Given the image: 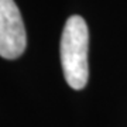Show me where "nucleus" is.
I'll return each mask as SVG.
<instances>
[{
	"label": "nucleus",
	"instance_id": "1",
	"mask_svg": "<svg viewBox=\"0 0 127 127\" xmlns=\"http://www.w3.org/2000/svg\"><path fill=\"white\" fill-rule=\"evenodd\" d=\"M89 30L81 16H71L61 37V64L65 81L75 91L86 86L89 79Z\"/></svg>",
	"mask_w": 127,
	"mask_h": 127
},
{
	"label": "nucleus",
	"instance_id": "2",
	"mask_svg": "<svg viewBox=\"0 0 127 127\" xmlns=\"http://www.w3.org/2000/svg\"><path fill=\"white\" fill-rule=\"evenodd\" d=\"M27 47L26 27L14 0H0V57L16 59Z\"/></svg>",
	"mask_w": 127,
	"mask_h": 127
}]
</instances>
